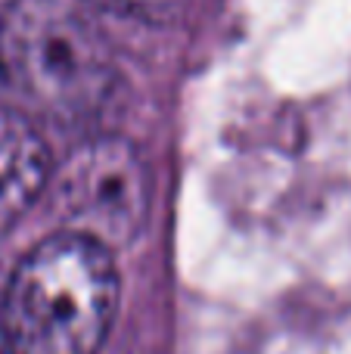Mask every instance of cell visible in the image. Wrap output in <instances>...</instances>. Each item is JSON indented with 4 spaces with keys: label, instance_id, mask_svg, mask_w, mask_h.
Wrapping results in <instances>:
<instances>
[{
    "label": "cell",
    "instance_id": "cell-1",
    "mask_svg": "<svg viewBox=\"0 0 351 354\" xmlns=\"http://www.w3.org/2000/svg\"><path fill=\"white\" fill-rule=\"evenodd\" d=\"M115 252L56 230L31 245L0 289V336L12 354H97L118 311Z\"/></svg>",
    "mask_w": 351,
    "mask_h": 354
},
{
    "label": "cell",
    "instance_id": "cell-2",
    "mask_svg": "<svg viewBox=\"0 0 351 354\" xmlns=\"http://www.w3.org/2000/svg\"><path fill=\"white\" fill-rule=\"evenodd\" d=\"M0 44L10 93L56 122L97 115L115 91L109 41L78 0H6Z\"/></svg>",
    "mask_w": 351,
    "mask_h": 354
},
{
    "label": "cell",
    "instance_id": "cell-3",
    "mask_svg": "<svg viewBox=\"0 0 351 354\" xmlns=\"http://www.w3.org/2000/svg\"><path fill=\"white\" fill-rule=\"evenodd\" d=\"M50 199L62 230L91 236L112 252L140 236L149 214V171L124 137H91L53 168Z\"/></svg>",
    "mask_w": 351,
    "mask_h": 354
},
{
    "label": "cell",
    "instance_id": "cell-4",
    "mask_svg": "<svg viewBox=\"0 0 351 354\" xmlns=\"http://www.w3.org/2000/svg\"><path fill=\"white\" fill-rule=\"evenodd\" d=\"M53 168L37 124L22 109L0 103V233L47 193Z\"/></svg>",
    "mask_w": 351,
    "mask_h": 354
},
{
    "label": "cell",
    "instance_id": "cell-5",
    "mask_svg": "<svg viewBox=\"0 0 351 354\" xmlns=\"http://www.w3.org/2000/svg\"><path fill=\"white\" fill-rule=\"evenodd\" d=\"M0 37H3V3H0ZM6 93H10V87H6V72H3V44H0V103H3Z\"/></svg>",
    "mask_w": 351,
    "mask_h": 354
},
{
    "label": "cell",
    "instance_id": "cell-6",
    "mask_svg": "<svg viewBox=\"0 0 351 354\" xmlns=\"http://www.w3.org/2000/svg\"><path fill=\"white\" fill-rule=\"evenodd\" d=\"M0 354H12L10 348H6V342H3V336H0Z\"/></svg>",
    "mask_w": 351,
    "mask_h": 354
}]
</instances>
